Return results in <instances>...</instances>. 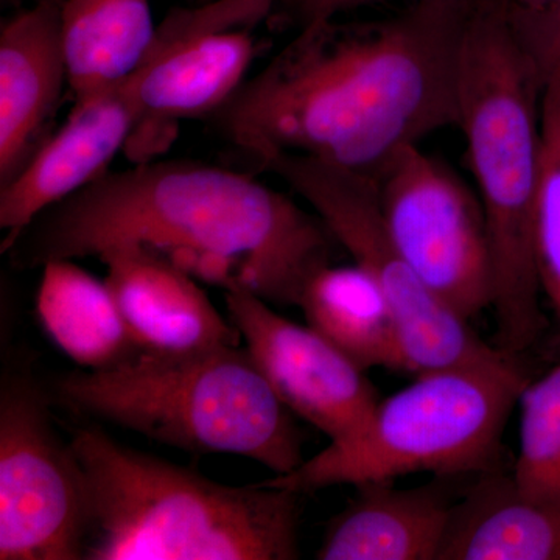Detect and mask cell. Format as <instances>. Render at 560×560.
Wrapping results in <instances>:
<instances>
[{"label": "cell", "mask_w": 560, "mask_h": 560, "mask_svg": "<svg viewBox=\"0 0 560 560\" xmlns=\"http://www.w3.org/2000/svg\"><path fill=\"white\" fill-rule=\"evenodd\" d=\"M471 3L416 0L394 20L300 28L210 125L259 165L296 154L374 176L404 147L456 125Z\"/></svg>", "instance_id": "6da1fadb"}, {"label": "cell", "mask_w": 560, "mask_h": 560, "mask_svg": "<svg viewBox=\"0 0 560 560\" xmlns=\"http://www.w3.org/2000/svg\"><path fill=\"white\" fill-rule=\"evenodd\" d=\"M326 224L248 175L191 161L136 162L40 213L9 249L20 267L149 250L191 278L296 305L330 264Z\"/></svg>", "instance_id": "7a4b0ae2"}, {"label": "cell", "mask_w": 560, "mask_h": 560, "mask_svg": "<svg viewBox=\"0 0 560 560\" xmlns=\"http://www.w3.org/2000/svg\"><path fill=\"white\" fill-rule=\"evenodd\" d=\"M541 84L503 0H474L460 35L456 127L488 228L497 348L518 355L545 330L537 270Z\"/></svg>", "instance_id": "3957f363"}, {"label": "cell", "mask_w": 560, "mask_h": 560, "mask_svg": "<svg viewBox=\"0 0 560 560\" xmlns=\"http://www.w3.org/2000/svg\"><path fill=\"white\" fill-rule=\"evenodd\" d=\"M90 500L84 560H293L300 493L220 485L125 447L98 425L73 431Z\"/></svg>", "instance_id": "277c9868"}, {"label": "cell", "mask_w": 560, "mask_h": 560, "mask_svg": "<svg viewBox=\"0 0 560 560\" xmlns=\"http://www.w3.org/2000/svg\"><path fill=\"white\" fill-rule=\"evenodd\" d=\"M60 404L86 418L191 453L237 455L276 475L304 463L302 434L248 349L135 357L54 383Z\"/></svg>", "instance_id": "5b68a950"}, {"label": "cell", "mask_w": 560, "mask_h": 560, "mask_svg": "<svg viewBox=\"0 0 560 560\" xmlns=\"http://www.w3.org/2000/svg\"><path fill=\"white\" fill-rule=\"evenodd\" d=\"M529 378L515 357L419 374L378 400L359 433L329 444L298 469L264 485L318 492L390 482L401 475L459 477L492 470L501 436Z\"/></svg>", "instance_id": "8992f818"}, {"label": "cell", "mask_w": 560, "mask_h": 560, "mask_svg": "<svg viewBox=\"0 0 560 560\" xmlns=\"http://www.w3.org/2000/svg\"><path fill=\"white\" fill-rule=\"evenodd\" d=\"M260 167L285 180L377 283L396 323L401 370L419 375L514 357L482 342L412 271L386 230L372 176L296 154Z\"/></svg>", "instance_id": "52a82bcc"}, {"label": "cell", "mask_w": 560, "mask_h": 560, "mask_svg": "<svg viewBox=\"0 0 560 560\" xmlns=\"http://www.w3.org/2000/svg\"><path fill=\"white\" fill-rule=\"evenodd\" d=\"M275 0H213L173 9L158 24L127 86L138 110L127 150L153 160L175 139L179 121L209 120L245 83L254 57L253 31Z\"/></svg>", "instance_id": "ba28073f"}, {"label": "cell", "mask_w": 560, "mask_h": 560, "mask_svg": "<svg viewBox=\"0 0 560 560\" xmlns=\"http://www.w3.org/2000/svg\"><path fill=\"white\" fill-rule=\"evenodd\" d=\"M90 500L72 444L31 378L0 390V560H84Z\"/></svg>", "instance_id": "9c48e42d"}, {"label": "cell", "mask_w": 560, "mask_h": 560, "mask_svg": "<svg viewBox=\"0 0 560 560\" xmlns=\"http://www.w3.org/2000/svg\"><path fill=\"white\" fill-rule=\"evenodd\" d=\"M372 178L389 237L427 289L466 320L490 307L488 228L477 191L419 143L394 153Z\"/></svg>", "instance_id": "30bf717a"}, {"label": "cell", "mask_w": 560, "mask_h": 560, "mask_svg": "<svg viewBox=\"0 0 560 560\" xmlns=\"http://www.w3.org/2000/svg\"><path fill=\"white\" fill-rule=\"evenodd\" d=\"M224 302L280 401L330 444L355 436L381 400L364 371L319 331L283 318L257 294L224 291Z\"/></svg>", "instance_id": "8fae6325"}, {"label": "cell", "mask_w": 560, "mask_h": 560, "mask_svg": "<svg viewBox=\"0 0 560 560\" xmlns=\"http://www.w3.org/2000/svg\"><path fill=\"white\" fill-rule=\"evenodd\" d=\"M136 121L138 110L125 80L73 101L65 124L13 178L0 184V228L7 232L2 253L40 213L108 173L114 158L127 150Z\"/></svg>", "instance_id": "7c38bea8"}, {"label": "cell", "mask_w": 560, "mask_h": 560, "mask_svg": "<svg viewBox=\"0 0 560 560\" xmlns=\"http://www.w3.org/2000/svg\"><path fill=\"white\" fill-rule=\"evenodd\" d=\"M101 260L139 352L187 355L241 340V331L220 315L198 280L171 261L139 248L114 249Z\"/></svg>", "instance_id": "4fadbf2b"}, {"label": "cell", "mask_w": 560, "mask_h": 560, "mask_svg": "<svg viewBox=\"0 0 560 560\" xmlns=\"http://www.w3.org/2000/svg\"><path fill=\"white\" fill-rule=\"evenodd\" d=\"M62 0H36L0 28V184L27 164L68 84Z\"/></svg>", "instance_id": "5bb4252c"}, {"label": "cell", "mask_w": 560, "mask_h": 560, "mask_svg": "<svg viewBox=\"0 0 560 560\" xmlns=\"http://www.w3.org/2000/svg\"><path fill=\"white\" fill-rule=\"evenodd\" d=\"M360 493L331 518L319 560H438L455 503L445 486H359Z\"/></svg>", "instance_id": "9a60e30c"}, {"label": "cell", "mask_w": 560, "mask_h": 560, "mask_svg": "<svg viewBox=\"0 0 560 560\" xmlns=\"http://www.w3.org/2000/svg\"><path fill=\"white\" fill-rule=\"evenodd\" d=\"M438 560H560V508L486 471L453 506Z\"/></svg>", "instance_id": "2e32d148"}, {"label": "cell", "mask_w": 560, "mask_h": 560, "mask_svg": "<svg viewBox=\"0 0 560 560\" xmlns=\"http://www.w3.org/2000/svg\"><path fill=\"white\" fill-rule=\"evenodd\" d=\"M36 312L47 337L86 371L108 370L139 353L106 280L70 259L43 265Z\"/></svg>", "instance_id": "e0dca14e"}, {"label": "cell", "mask_w": 560, "mask_h": 560, "mask_svg": "<svg viewBox=\"0 0 560 560\" xmlns=\"http://www.w3.org/2000/svg\"><path fill=\"white\" fill-rule=\"evenodd\" d=\"M156 27L150 0H62L61 40L73 101L132 75Z\"/></svg>", "instance_id": "ac0fdd59"}, {"label": "cell", "mask_w": 560, "mask_h": 560, "mask_svg": "<svg viewBox=\"0 0 560 560\" xmlns=\"http://www.w3.org/2000/svg\"><path fill=\"white\" fill-rule=\"evenodd\" d=\"M298 307L308 326L357 366L401 370L396 323L382 290L359 265L319 268L305 282Z\"/></svg>", "instance_id": "d6986e66"}, {"label": "cell", "mask_w": 560, "mask_h": 560, "mask_svg": "<svg viewBox=\"0 0 560 560\" xmlns=\"http://www.w3.org/2000/svg\"><path fill=\"white\" fill-rule=\"evenodd\" d=\"M515 486L523 495L560 508V364L530 382L521 399Z\"/></svg>", "instance_id": "ffe728a7"}, {"label": "cell", "mask_w": 560, "mask_h": 560, "mask_svg": "<svg viewBox=\"0 0 560 560\" xmlns=\"http://www.w3.org/2000/svg\"><path fill=\"white\" fill-rule=\"evenodd\" d=\"M541 160L537 187V270L541 291L550 298L560 318V79L541 91Z\"/></svg>", "instance_id": "44dd1931"}, {"label": "cell", "mask_w": 560, "mask_h": 560, "mask_svg": "<svg viewBox=\"0 0 560 560\" xmlns=\"http://www.w3.org/2000/svg\"><path fill=\"white\" fill-rule=\"evenodd\" d=\"M504 9L515 39L544 90L550 81L560 79V0H548L530 10Z\"/></svg>", "instance_id": "7402d4cb"}, {"label": "cell", "mask_w": 560, "mask_h": 560, "mask_svg": "<svg viewBox=\"0 0 560 560\" xmlns=\"http://www.w3.org/2000/svg\"><path fill=\"white\" fill-rule=\"evenodd\" d=\"M372 0H290L298 27L337 20L346 11L371 5Z\"/></svg>", "instance_id": "603a6c76"}, {"label": "cell", "mask_w": 560, "mask_h": 560, "mask_svg": "<svg viewBox=\"0 0 560 560\" xmlns=\"http://www.w3.org/2000/svg\"><path fill=\"white\" fill-rule=\"evenodd\" d=\"M503 2L511 10H530L544 5L548 0H503Z\"/></svg>", "instance_id": "cb8c5ba5"}, {"label": "cell", "mask_w": 560, "mask_h": 560, "mask_svg": "<svg viewBox=\"0 0 560 560\" xmlns=\"http://www.w3.org/2000/svg\"><path fill=\"white\" fill-rule=\"evenodd\" d=\"M24 2L25 0H2L3 5L9 7H21Z\"/></svg>", "instance_id": "d4e9b609"}, {"label": "cell", "mask_w": 560, "mask_h": 560, "mask_svg": "<svg viewBox=\"0 0 560 560\" xmlns=\"http://www.w3.org/2000/svg\"><path fill=\"white\" fill-rule=\"evenodd\" d=\"M381 2H386V0H372L371 5H372V3H381ZM430 2H431V0H430ZM434 2H470V0H434Z\"/></svg>", "instance_id": "484cf974"}]
</instances>
